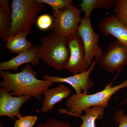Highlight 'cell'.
I'll list each match as a JSON object with an SVG mask.
<instances>
[{"label":"cell","mask_w":127,"mask_h":127,"mask_svg":"<svg viewBox=\"0 0 127 127\" xmlns=\"http://www.w3.org/2000/svg\"><path fill=\"white\" fill-rule=\"evenodd\" d=\"M11 15L0 9V38L4 40L8 37L11 26Z\"/></svg>","instance_id":"17"},{"label":"cell","mask_w":127,"mask_h":127,"mask_svg":"<svg viewBox=\"0 0 127 127\" xmlns=\"http://www.w3.org/2000/svg\"><path fill=\"white\" fill-rule=\"evenodd\" d=\"M77 32L84 44L86 61L90 66L94 58L98 60L103 53L102 48L98 45L100 35L94 31L90 18L85 17L82 18Z\"/></svg>","instance_id":"7"},{"label":"cell","mask_w":127,"mask_h":127,"mask_svg":"<svg viewBox=\"0 0 127 127\" xmlns=\"http://www.w3.org/2000/svg\"><path fill=\"white\" fill-rule=\"evenodd\" d=\"M37 120L36 116H24L16 120L14 127H32Z\"/></svg>","instance_id":"21"},{"label":"cell","mask_w":127,"mask_h":127,"mask_svg":"<svg viewBox=\"0 0 127 127\" xmlns=\"http://www.w3.org/2000/svg\"><path fill=\"white\" fill-rule=\"evenodd\" d=\"M8 0H0V9L7 14L11 15V9L9 5Z\"/></svg>","instance_id":"24"},{"label":"cell","mask_w":127,"mask_h":127,"mask_svg":"<svg viewBox=\"0 0 127 127\" xmlns=\"http://www.w3.org/2000/svg\"><path fill=\"white\" fill-rule=\"evenodd\" d=\"M22 69L20 72L15 73L9 71H0V76L3 80L0 83V86L12 96L30 95L41 101L43 92L54 83L38 79L37 73L30 64L22 67Z\"/></svg>","instance_id":"1"},{"label":"cell","mask_w":127,"mask_h":127,"mask_svg":"<svg viewBox=\"0 0 127 127\" xmlns=\"http://www.w3.org/2000/svg\"><path fill=\"white\" fill-rule=\"evenodd\" d=\"M70 56L66 38L53 32L49 35L41 38V44L37 49L38 58L55 70L65 69Z\"/></svg>","instance_id":"4"},{"label":"cell","mask_w":127,"mask_h":127,"mask_svg":"<svg viewBox=\"0 0 127 127\" xmlns=\"http://www.w3.org/2000/svg\"><path fill=\"white\" fill-rule=\"evenodd\" d=\"M38 46H35L31 49L19 53L18 56L7 61L0 63V70L16 71L18 67L25 64H31L33 66L39 64V59L37 57Z\"/></svg>","instance_id":"12"},{"label":"cell","mask_w":127,"mask_h":127,"mask_svg":"<svg viewBox=\"0 0 127 127\" xmlns=\"http://www.w3.org/2000/svg\"><path fill=\"white\" fill-rule=\"evenodd\" d=\"M97 61L103 70L111 73L120 72L127 66V47L117 40L108 45Z\"/></svg>","instance_id":"6"},{"label":"cell","mask_w":127,"mask_h":127,"mask_svg":"<svg viewBox=\"0 0 127 127\" xmlns=\"http://www.w3.org/2000/svg\"><path fill=\"white\" fill-rule=\"evenodd\" d=\"M105 108L100 106H95L87 108L84 111V116H79L83 121L82 125L78 127H96V119L102 118L104 116Z\"/></svg>","instance_id":"16"},{"label":"cell","mask_w":127,"mask_h":127,"mask_svg":"<svg viewBox=\"0 0 127 127\" xmlns=\"http://www.w3.org/2000/svg\"><path fill=\"white\" fill-rule=\"evenodd\" d=\"M116 1V0H82L79 6L81 12L85 13L84 17L90 18L91 13L94 9H111L113 7Z\"/></svg>","instance_id":"15"},{"label":"cell","mask_w":127,"mask_h":127,"mask_svg":"<svg viewBox=\"0 0 127 127\" xmlns=\"http://www.w3.org/2000/svg\"><path fill=\"white\" fill-rule=\"evenodd\" d=\"M70 56L65 69L73 75L86 71L90 66L85 59L84 44L77 32L66 38Z\"/></svg>","instance_id":"8"},{"label":"cell","mask_w":127,"mask_h":127,"mask_svg":"<svg viewBox=\"0 0 127 127\" xmlns=\"http://www.w3.org/2000/svg\"><path fill=\"white\" fill-rule=\"evenodd\" d=\"M97 63L96 60L94 61L87 70L78 74L66 77H60L48 75L43 76V80L53 83H65L74 88L76 94H87L89 89L94 86L90 78V75Z\"/></svg>","instance_id":"9"},{"label":"cell","mask_w":127,"mask_h":127,"mask_svg":"<svg viewBox=\"0 0 127 127\" xmlns=\"http://www.w3.org/2000/svg\"><path fill=\"white\" fill-rule=\"evenodd\" d=\"M114 120L116 124H119L118 127H127V115L122 109H119L115 112Z\"/></svg>","instance_id":"23"},{"label":"cell","mask_w":127,"mask_h":127,"mask_svg":"<svg viewBox=\"0 0 127 127\" xmlns=\"http://www.w3.org/2000/svg\"><path fill=\"white\" fill-rule=\"evenodd\" d=\"M35 127H71V126L65 121L50 118L45 122L39 124Z\"/></svg>","instance_id":"22"},{"label":"cell","mask_w":127,"mask_h":127,"mask_svg":"<svg viewBox=\"0 0 127 127\" xmlns=\"http://www.w3.org/2000/svg\"><path fill=\"white\" fill-rule=\"evenodd\" d=\"M99 31L105 36L112 35L127 47V28L115 15L105 16L98 23Z\"/></svg>","instance_id":"11"},{"label":"cell","mask_w":127,"mask_h":127,"mask_svg":"<svg viewBox=\"0 0 127 127\" xmlns=\"http://www.w3.org/2000/svg\"><path fill=\"white\" fill-rule=\"evenodd\" d=\"M45 4L35 0H13L11 5V26L8 37L21 33L30 34L38 14Z\"/></svg>","instance_id":"3"},{"label":"cell","mask_w":127,"mask_h":127,"mask_svg":"<svg viewBox=\"0 0 127 127\" xmlns=\"http://www.w3.org/2000/svg\"><path fill=\"white\" fill-rule=\"evenodd\" d=\"M26 33H21L9 37L4 39L5 46L11 52L21 53L30 50L32 47L31 43L27 40Z\"/></svg>","instance_id":"14"},{"label":"cell","mask_w":127,"mask_h":127,"mask_svg":"<svg viewBox=\"0 0 127 127\" xmlns=\"http://www.w3.org/2000/svg\"><path fill=\"white\" fill-rule=\"evenodd\" d=\"M53 23L52 16L48 14H43L39 16L36 22L38 28L43 31L51 28Z\"/></svg>","instance_id":"20"},{"label":"cell","mask_w":127,"mask_h":127,"mask_svg":"<svg viewBox=\"0 0 127 127\" xmlns=\"http://www.w3.org/2000/svg\"><path fill=\"white\" fill-rule=\"evenodd\" d=\"M32 97L30 95L15 96L11 95L3 87L0 88V116H6L12 120L15 117L19 118L24 117L20 112L21 107Z\"/></svg>","instance_id":"10"},{"label":"cell","mask_w":127,"mask_h":127,"mask_svg":"<svg viewBox=\"0 0 127 127\" xmlns=\"http://www.w3.org/2000/svg\"><path fill=\"white\" fill-rule=\"evenodd\" d=\"M118 76V74L110 84L107 85L104 89L100 92L89 95L82 93L72 94L66 100V106L68 109V111L60 109L59 112L79 117L81 116L83 111L91 107L100 106L104 108L107 107L113 95L121 89L127 87V79L119 85L112 86Z\"/></svg>","instance_id":"2"},{"label":"cell","mask_w":127,"mask_h":127,"mask_svg":"<svg viewBox=\"0 0 127 127\" xmlns=\"http://www.w3.org/2000/svg\"><path fill=\"white\" fill-rule=\"evenodd\" d=\"M81 10L70 5L57 11H53V23L51 29L58 35L66 38L77 32L82 18Z\"/></svg>","instance_id":"5"},{"label":"cell","mask_w":127,"mask_h":127,"mask_svg":"<svg viewBox=\"0 0 127 127\" xmlns=\"http://www.w3.org/2000/svg\"><path fill=\"white\" fill-rule=\"evenodd\" d=\"M127 102V99H126V100H125V101H124L123 102L122 104H125V103H126Z\"/></svg>","instance_id":"25"},{"label":"cell","mask_w":127,"mask_h":127,"mask_svg":"<svg viewBox=\"0 0 127 127\" xmlns=\"http://www.w3.org/2000/svg\"><path fill=\"white\" fill-rule=\"evenodd\" d=\"M71 93L70 89L63 84L45 90L43 94L44 97L41 111L45 113L52 110L55 104L69 97Z\"/></svg>","instance_id":"13"},{"label":"cell","mask_w":127,"mask_h":127,"mask_svg":"<svg viewBox=\"0 0 127 127\" xmlns=\"http://www.w3.org/2000/svg\"><path fill=\"white\" fill-rule=\"evenodd\" d=\"M114 15L127 28V0H117L113 7Z\"/></svg>","instance_id":"18"},{"label":"cell","mask_w":127,"mask_h":127,"mask_svg":"<svg viewBox=\"0 0 127 127\" xmlns=\"http://www.w3.org/2000/svg\"><path fill=\"white\" fill-rule=\"evenodd\" d=\"M39 3L46 4L52 7L53 11L62 10L72 4L73 0H35Z\"/></svg>","instance_id":"19"}]
</instances>
